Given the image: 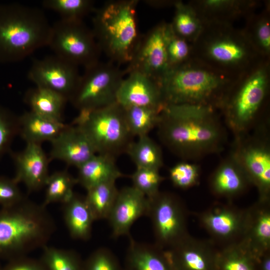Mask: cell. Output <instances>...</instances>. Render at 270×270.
<instances>
[{"label": "cell", "instance_id": "10", "mask_svg": "<svg viewBox=\"0 0 270 270\" xmlns=\"http://www.w3.org/2000/svg\"><path fill=\"white\" fill-rule=\"evenodd\" d=\"M48 46L56 56L84 68L98 62L102 52L92 30L82 20L55 22Z\"/></svg>", "mask_w": 270, "mask_h": 270}, {"label": "cell", "instance_id": "14", "mask_svg": "<svg viewBox=\"0 0 270 270\" xmlns=\"http://www.w3.org/2000/svg\"><path fill=\"white\" fill-rule=\"evenodd\" d=\"M116 102L123 108L163 109L165 106L160 82L136 71L128 72L122 80L117 92Z\"/></svg>", "mask_w": 270, "mask_h": 270}, {"label": "cell", "instance_id": "41", "mask_svg": "<svg viewBox=\"0 0 270 270\" xmlns=\"http://www.w3.org/2000/svg\"><path fill=\"white\" fill-rule=\"evenodd\" d=\"M4 270H45L36 262L24 258L22 256L16 258Z\"/></svg>", "mask_w": 270, "mask_h": 270}, {"label": "cell", "instance_id": "22", "mask_svg": "<svg viewBox=\"0 0 270 270\" xmlns=\"http://www.w3.org/2000/svg\"><path fill=\"white\" fill-rule=\"evenodd\" d=\"M63 206L64 220L70 236L76 240H88L94 219L85 198L74 194Z\"/></svg>", "mask_w": 270, "mask_h": 270}, {"label": "cell", "instance_id": "43", "mask_svg": "<svg viewBox=\"0 0 270 270\" xmlns=\"http://www.w3.org/2000/svg\"><path fill=\"white\" fill-rule=\"evenodd\" d=\"M225 270H252L247 263L242 260H232L228 261L224 266Z\"/></svg>", "mask_w": 270, "mask_h": 270}, {"label": "cell", "instance_id": "15", "mask_svg": "<svg viewBox=\"0 0 270 270\" xmlns=\"http://www.w3.org/2000/svg\"><path fill=\"white\" fill-rule=\"evenodd\" d=\"M50 142L49 158L62 160L77 168L96 154L84 132L72 124H66Z\"/></svg>", "mask_w": 270, "mask_h": 270}, {"label": "cell", "instance_id": "35", "mask_svg": "<svg viewBox=\"0 0 270 270\" xmlns=\"http://www.w3.org/2000/svg\"><path fill=\"white\" fill-rule=\"evenodd\" d=\"M132 186L144 194L148 198H150L158 192L159 185L162 178L159 170L136 168L131 176Z\"/></svg>", "mask_w": 270, "mask_h": 270}, {"label": "cell", "instance_id": "2", "mask_svg": "<svg viewBox=\"0 0 270 270\" xmlns=\"http://www.w3.org/2000/svg\"><path fill=\"white\" fill-rule=\"evenodd\" d=\"M239 77L218 71L192 57L169 69L160 82L164 103L222 108Z\"/></svg>", "mask_w": 270, "mask_h": 270}, {"label": "cell", "instance_id": "3", "mask_svg": "<svg viewBox=\"0 0 270 270\" xmlns=\"http://www.w3.org/2000/svg\"><path fill=\"white\" fill-rule=\"evenodd\" d=\"M201 32L192 44V57L223 73L240 77L263 58L244 30L228 22H204Z\"/></svg>", "mask_w": 270, "mask_h": 270}, {"label": "cell", "instance_id": "42", "mask_svg": "<svg viewBox=\"0 0 270 270\" xmlns=\"http://www.w3.org/2000/svg\"><path fill=\"white\" fill-rule=\"evenodd\" d=\"M258 234L262 238L268 239L270 236V218L263 216L260 220L257 228Z\"/></svg>", "mask_w": 270, "mask_h": 270}, {"label": "cell", "instance_id": "34", "mask_svg": "<svg viewBox=\"0 0 270 270\" xmlns=\"http://www.w3.org/2000/svg\"><path fill=\"white\" fill-rule=\"evenodd\" d=\"M166 52L169 69L180 66L192 57V44L176 35L166 24Z\"/></svg>", "mask_w": 270, "mask_h": 270}, {"label": "cell", "instance_id": "20", "mask_svg": "<svg viewBox=\"0 0 270 270\" xmlns=\"http://www.w3.org/2000/svg\"><path fill=\"white\" fill-rule=\"evenodd\" d=\"M124 270H172L165 257L154 246L129 236Z\"/></svg>", "mask_w": 270, "mask_h": 270}, {"label": "cell", "instance_id": "29", "mask_svg": "<svg viewBox=\"0 0 270 270\" xmlns=\"http://www.w3.org/2000/svg\"><path fill=\"white\" fill-rule=\"evenodd\" d=\"M244 170L232 154L218 168L214 178V186L222 193H234L243 184L242 172Z\"/></svg>", "mask_w": 270, "mask_h": 270}, {"label": "cell", "instance_id": "23", "mask_svg": "<svg viewBox=\"0 0 270 270\" xmlns=\"http://www.w3.org/2000/svg\"><path fill=\"white\" fill-rule=\"evenodd\" d=\"M30 110L46 119L62 122V112L68 99L52 90L36 86L28 90L24 96Z\"/></svg>", "mask_w": 270, "mask_h": 270}, {"label": "cell", "instance_id": "7", "mask_svg": "<svg viewBox=\"0 0 270 270\" xmlns=\"http://www.w3.org/2000/svg\"><path fill=\"white\" fill-rule=\"evenodd\" d=\"M268 60L239 77L231 88L222 108L236 139L244 136L266 98L268 87Z\"/></svg>", "mask_w": 270, "mask_h": 270}, {"label": "cell", "instance_id": "40", "mask_svg": "<svg viewBox=\"0 0 270 270\" xmlns=\"http://www.w3.org/2000/svg\"><path fill=\"white\" fill-rule=\"evenodd\" d=\"M208 223L214 232L221 234L230 232L235 224L233 218L227 214L212 215L208 218Z\"/></svg>", "mask_w": 270, "mask_h": 270}, {"label": "cell", "instance_id": "5", "mask_svg": "<svg viewBox=\"0 0 270 270\" xmlns=\"http://www.w3.org/2000/svg\"><path fill=\"white\" fill-rule=\"evenodd\" d=\"M52 32L44 12L22 4L0 7V60H22L48 46Z\"/></svg>", "mask_w": 270, "mask_h": 270}, {"label": "cell", "instance_id": "44", "mask_svg": "<svg viewBox=\"0 0 270 270\" xmlns=\"http://www.w3.org/2000/svg\"><path fill=\"white\" fill-rule=\"evenodd\" d=\"M264 270H270V262L267 260L264 264Z\"/></svg>", "mask_w": 270, "mask_h": 270}, {"label": "cell", "instance_id": "45", "mask_svg": "<svg viewBox=\"0 0 270 270\" xmlns=\"http://www.w3.org/2000/svg\"></svg>", "mask_w": 270, "mask_h": 270}, {"label": "cell", "instance_id": "11", "mask_svg": "<svg viewBox=\"0 0 270 270\" xmlns=\"http://www.w3.org/2000/svg\"><path fill=\"white\" fill-rule=\"evenodd\" d=\"M167 23L162 22L142 36L126 74L136 71L160 82L169 70L166 42Z\"/></svg>", "mask_w": 270, "mask_h": 270}, {"label": "cell", "instance_id": "39", "mask_svg": "<svg viewBox=\"0 0 270 270\" xmlns=\"http://www.w3.org/2000/svg\"><path fill=\"white\" fill-rule=\"evenodd\" d=\"M14 179L0 176V205L2 208L14 206L26 197Z\"/></svg>", "mask_w": 270, "mask_h": 270}, {"label": "cell", "instance_id": "19", "mask_svg": "<svg viewBox=\"0 0 270 270\" xmlns=\"http://www.w3.org/2000/svg\"><path fill=\"white\" fill-rule=\"evenodd\" d=\"M76 178L86 190L102 183L116 181L122 176L115 162V158L96 154L78 168Z\"/></svg>", "mask_w": 270, "mask_h": 270}, {"label": "cell", "instance_id": "1", "mask_svg": "<svg viewBox=\"0 0 270 270\" xmlns=\"http://www.w3.org/2000/svg\"><path fill=\"white\" fill-rule=\"evenodd\" d=\"M216 110L201 106L166 105L156 126L160 140L184 160L219 152L226 134Z\"/></svg>", "mask_w": 270, "mask_h": 270}, {"label": "cell", "instance_id": "31", "mask_svg": "<svg viewBox=\"0 0 270 270\" xmlns=\"http://www.w3.org/2000/svg\"><path fill=\"white\" fill-rule=\"evenodd\" d=\"M258 52L268 59L270 52V24L268 10L252 17L244 30Z\"/></svg>", "mask_w": 270, "mask_h": 270}, {"label": "cell", "instance_id": "37", "mask_svg": "<svg viewBox=\"0 0 270 270\" xmlns=\"http://www.w3.org/2000/svg\"><path fill=\"white\" fill-rule=\"evenodd\" d=\"M18 132V118L0 106V158L8 150Z\"/></svg>", "mask_w": 270, "mask_h": 270}, {"label": "cell", "instance_id": "24", "mask_svg": "<svg viewBox=\"0 0 270 270\" xmlns=\"http://www.w3.org/2000/svg\"><path fill=\"white\" fill-rule=\"evenodd\" d=\"M254 2L233 0H204L193 2L191 6L204 22H230L244 14L254 6Z\"/></svg>", "mask_w": 270, "mask_h": 270}, {"label": "cell", "instance_id": "4", "mask_svg": "<svg viewBox=\"0 0 270 270\" xmlns=\"http://www.w3.org/2000/svg\"><path fill=\"white\" fill-rule=\"evenodd\" d=\"M54 220L43 204L26 197L0 210V256L18 258L42 248L54 234Z\"/></svg>", "mask_w": 270, "mask_h": 270}, {"label": "cell", "instance_id": "27", "mask_svg": "<svg viewBox=\"0 0 270 270\" xmlns=\"http://www.w3.org/2000/svg\"><path fill=\"white\" fill-rule=\"evenodd\" d=\"M86 190L84 198L94 220H107L119 190L116 181L102 183Z\"/></svg>", "mask_w": 270, "mask_h": 270}, {"label": "cell", "instance_id": "16", "mask_svg": "<svg viewBox=\"0 0 270 270\" xmlns=\"http://www.w3.org/2000/svg\"><path fill=\"white\" fill-rule=\"evenodd\" d=\"M232 154L244 171L268 186L270 184V150L267 140L260 137L236 139Z\"/></svg>", "mask_w": 270, "mask_h": 270}, {"label": "cell", "instance_id": "18", "mask_svg": "<svg viewBox=\"0 0 270 270\" xmlns=\"http://www.w3.org/2000/svg\"><path fill=\"white\" fill-rule=\"evenodd\" d=\"M148 200L147 216L152 222L158 240L166 243L172 241L180 232L181 220L174 199L159 192Z\"/></svg>", "mask_w": 270, "mask_h": 270}, {"label": "cell", "instance_id": "33", "mask_svg": "<svg viewBox=\"0 0 270 270\" xmlns=\"http://www.w3.org/2000/svg\"><path fill=\"white\" fill-rule=\"evenodd\" d=\"M42 261L48 270H82L83 263L75 252L46 245Z\"/></svg>", "mask_w": 270, "mask_h": 270}, {"label": "cell", "instance_id": "30", "mask_svg": "<svg viewBox=\"0 0 270 270\" xmlns=\"http://www.w3.org/2000/svg\"><path fill=\"white\" fill-rule=\"evenodd\" d=\"M76 180L66 171L56 172L49 175L45 186V198L42 204L66 202L74 194L73 189Z\"/></svg>", "mask_w": 270, "mask_h": 270}, {"label": "cell", "instance_id": "17", "mask_svg": "<svg viewBox=\"0 0 270 270\" xmlns=\"http://www.w3.org/2000/svg\"><path fill=\"white\" fill-rule=\"evenodd\" d=\"M13 158L16 169L14 178L18 183H23L29 192L45 186L49 176V159L40 144H26L24 149Z\"/></svg>", "mask_w": 270, "mask_h": 270}, {"label": "cell", "instance_id": "8", "mask_svg": "<svg viewBox=\"0 0 270 270\" xmlns=\"http://www.w3.org/2000/svg\"><path fill=\"white\" fill-rule=\"evenodd\" d=\"M72 124L85 134L96 154L116 158L126 152L133 136L126 124L124 108L116 102L92 110H79Z\"/></svg>", "mask_w": 270, "mask_h": 270}, {"label": "cell", "instance_id": "13", "mask_svg": "<svg viewBox=\"0 0 270 270\" xmlns=\"http://www.w3.org/2000/svg\"><path fill=\"white\" fill-rule=\"evenodd\" d=\"M148 209V198L134 186H126L118 190L107 218L112 237L129 236L132 225L141 216H147Z\"/></svg>", "mask_w": 270, "mask_h": 270}, {"label": "cell", "instance_id": "32", "mask_svg": "<svg viewBox=\"0 0 270 270\" xmlns=\"http://www.w3.org/2000/svg\"><path fill=\"white\" fill-rule=\"evenodd\" d=\"M94 2L90 0H44L45 8L59 14L62 19L82 20L83 18L94 10Z\"/></svg>", "mask_w": 270, "mask_h": 270}, {"label": "cell", "instance_id": "25", "mask_svg": "<svg viewBox=\"0 0 270 270\" xmlns=\"http://www.w3.org/2000/svg\"><path fill=\"white\" fill-rule=\"evenodd\" d=\"M174 15L170 23L174 32L192 44L201 32L204 21L190 4L181 2L174 3Z\"/></svg>", "mask_w": 270, "mask_h": 270}, {"label": "cell", "instance_id": "6", "mask_svg": "<svg viewBox=\"0 0 270 270\" xmlns=\"http://www.w3.org/2000/svg\"><path fill=\"white\" fill-rule=\"evenodd\" d=\"M136 0H110L94 9L92 30L101 51L110 62L129 64L140 40Z\"/></svg>", "mask_w": 270, "mask_h": 270}, {"label": "cell", "instance_id": "28", "mask_svg": "<svg viewBox=\"0 0 270 270\" xmlns=\"http://www.w3.org/2000/svg\"><path fill=\"white\" fill-rule=\"evenodd\" d=\"M123 108L128 129L133 136L138 138L148 135L156 127L163 110L142 106Z\"/></svg>", "mask_w": 270, "mask_h": 270}, {"label": "cell", "instance_id": "21", "mask_svg": "<svg viewBox=\"0 0 270 270\" xmlns=\"http://www.w3.org/2000/svg\"><path fill=\"white\" fill-rule=\"evenodd\" d=\"M66 126L62 122L53 121L30 110L18 118V134L26 144H40L52 141Z\"/></svg>", "mask_w": 270, "mask_h": 270}, {"label": "cell", "instance_id": "9", "mask_svg": "<svg viewBox=\"0 0 270 270\" xmlns=\"http://www.w3.org/2000/svg\"><path fill=\"white\" fill-rule=\"evenodd\" d=\"M85 68L69 99L78 110L102 108L116 102L119 86L126 74L112 62L99 61Z\"/></svg>", "mask_w": 270, "mask_h": 270}, {"label": "cell", "instance_id": "36", "mask_svg": "<svg viewBox=\"0 0 270 270\" xmlns=\"http://www.w3.org/2000/svg\"><path fill=\"white\" fill-rule=\"evenodd\" d=\"M82 270H124L119 260L109 248L102 247L94 251L84 262Z\"/></svg>", "mask_w": 270, "mask_h": 270}, {"label": "cell", "instance_id": "26", "mask_svg": "<svg viewBox=\"0 0 270 270\" xmlns=\"http://www.w3.org/2000/svg\"><path fill=\"white\" fill-rule=\"evenodd\" d=\"M136 168L159 170L163 164L162 150L148 135L138 137L128 146L126 152Z\"/></svg>", "mask_w": 270, "mask_h": 270}, {"label": "cell", "instance_id": "38", "mask_svg": "<svg viewBox=\"0 0 270 270\" xmlns=\"http://www.w3.org/2000/svg\"><path fill=\"white\" fill-rule=\"evenodd\" d=\"M198 174V167L187 162H181L170 170V176L172 183L180 188H187L196 182Z\"/></svg>", "mask_w": 270, "mask_h": 270}, {"label": "cell", "instance_id": "12", "mask_svg": "<svg viewBox=\"0 0 270 270\" xmlns=\"http://www.w3.org/2000/svg\"><path fill=\"white\" fill-rule=\"evenodd\" d=\"M80 76L78 66L55 54L34 60L28 72V79L36 86L57 92L68 100Z\"/></svg>", "mask_w": 270, "mask_h": 270}]
</instances>
